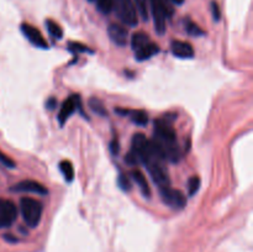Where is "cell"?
<instances>
[{"mask_svg":"<svg viewBox=\"0 0 253 252\" xmlns=\"http://www.w3.org/2000/svg\"><path fill=\"white\" fill-rule=\"evenodd\" d=\"M131 46L137 61H146L157 54L160 52V47L157 43L152 42L150 37L143 32H137L131 39Z\"/></svg>","mask_w":253,"mask_h":252,"instance_id":"cell-1","label":"cell"},{"mask_svg":"<svg viewBox=\"0 0 253 252\" xmlns=\"http://www.w3.org/2000/svg\"><path fill=\"white\" fill-rule=\"evenodd\" d=\"M20 211L22 219L29 227H36L40 224L42 217L43 208L39 200L30 197H24L20 200Z\"/></svg>","mask_w":253,"mask_h":252,"instance_id":"cell-2","label":"cell"},{"mask_svg":"<svg viewBox=\"0 0 253 252\" xmlns=\"http://www.w3.org/2000/svg\"><path fill=\"white\" fill-rule=\"evenodd\" d=\"M113 10H115L116 16L121 22L131 27H135L138 24L137 10L132 0H114Z\"/></svg>","mask_w":253,"mask_h":252,"instance_id":"cell-3","label":"cell"},{"mask_svg":"<svg viewBox=\"0 0 253 252\" xmlns=\"http://www.w3.org/2000/svg\"><path fill=\"white\" fill-rule=\"evenodd\" d=\"M151 11L153 15V24L158 35H165L166 20L172 15V10L166 0H150Z\"/></svg>","mask_w":253,"mask_h":252,"instance_id":"cell-4","label":"cell"},{"mask_svg":"<svg viewBox=\"0 0 253 252\" xmlns=\"http://www.w3.org/2000/svg\"><path fill=\"white\" fill-rule=\"evenodd\" d=\"M163 163H165V161L160 160V158H151L145 163L151 178L155 180V183L160 188L168 187L170 183L169 175H168V172Z\"/></svg>","mask_w":253,"mask_h":252,"instance_id":"cell-5","label":"cell"},{"mask_svg":"<svg viewBox=\"0 0 253 252\" xmlns=\"http://www.w3.org/2000/svg\"><path fill=\"white\" fill-rule=\"evenodd\" d=\"M160 197L167 207L172 208L174 210H182L187 205V198H185V195L180 190L170 188L169 185L168 187L160 188Z\"/></svg>","mask_w":253,"mask_h":252,"instance_id":"cell-6","label":"cell"},{"mask_svg":"<svg viewBox=\"0 0 253 252\" xmlns=\"http://www.w3.org/2000/svg\"><path fill=\"white\" fill-rule=\"evenodd\" d=\"M17 217V208L11 200L0 199V229L10 227Z\"/></svg>","mask_w":253,"mask_h":252,"instance_id":"cell-7","label":"cell"},{"mask_svg":"<svg viewBox=\"0 0 253 252\" xmlns=\"http://www.w3.org/2000/svg\"><path fill=\"white\" fill-rule=\"evenodd\" d=\"M21 32L24 34V36L31 42L34 46L39 47V48H48V44H47L46 40L42 36V34L40 32V30H37L36 27H34L32 25L29 24H22L21 25Z\"/></svg>","mask_w":253,"mask_h":252,"instance_id":"cell-8","label":"cell"},{"mask_svg":"<svg viewBox=\"0 0 253 252\" xmlns=\"http://www.w3.org/2000/svg\"><path fill=\"white\" fill-rule=\"evenodd\" d=\"M12 192H21V193H34L39 195H46L48 193L47 188L42 185L41 183L36 180H22L17 183L14 187H11Z\"/></svg>","mask_w":253,"mask_h":252,"instance_id":"cell-9","label":"cell"},{"mask_svg":"<svg viewBox=\"0 0 253 252\" xmlns=\"http://www.w3.org/2000/svg\"><path fill=\"white\" fill-rule=\"evenodd\" d=\"M81 106V98L79 95H71L61 106V110L58 113V121L61 125H63L67 120L69 119V116L76 111L77 108Z\"/></svg>","mask_w":253,"mask_h":252,"instance_id":"cell-10","label":"cell"},{"mask_svg":"<svg viewBox=\"0 0 253 252\" xmlns=\"http://www.w3.org/2000/svg\"><path fill=\"white\" fill-rule=\"evenodd\" d=\"M170 52H172L175 57L183 59L193 58L195 53L192 44L184 41H178V40H174V41L170 42Z\"/></svg>","mask_w":253,"mask_h":252,"instance_id":"cell-11","label":"cell"},{"mask_svg":"<svg viewBox=\"0 0 253 252\" xmlns=\"http://www.w3.org/2000/svg\"><path fill=\"white\" fill-rule=\"evenodd\" d=\"M108 34L111 41L118 44V46L123 47L127 43L128 32L125 27L120 26L118 24H111L108 29Z\"/></svg>","mask_w":253,"mask_h":252,"instance_id":"cell-12","label":"cell"},{"mask_svg":"<svg viewBox=\"0 0 253 252\" xmlns=\"http://www.w3.org/2000/svg\"><path fill=\"white\" fill-rule=\"evenodd\" d=\"M130 175L131 178H132L133 182L137 184V187L140 188L141 193H142V195H145V197H150L151 195V189H150V185H148V182L147 179H146L145 174H143L141 170L138 169H133L130 172Z\"/></svg>","mask_w":253,"mask_h":252,"instance_id":"cell-13","label":"cell"},{"mask_svg":"<svg viewBox=\"0 0 253 252\" xmlns=\"http://www.w3.org/2000/svg\"><path fill=\"white\" fill-rule=\"evenodd\" d=\"M127 115H130L131 120L136 124V125L145 126L148 123V115L146 111L143 110H128Z\"/></svg>","mask_w":253,"mask_h":252,"instance_id":"cell-14","label":"cell"},{"mask_svg":"<svg viewBox=\"0 0 253 252\" xmlns=\"http://www.w3.org/2000/svg\"><path fill=\"white\" fill-rule=\"evenodd\" d=\"M89 108L91 109V111H94V113L98 114V115L103 116V118L108 115V111H106V108L105 105H104V103L100 100V99L96 98V96L90 98V100H89Z\"/></svg>","mask_w":253,"mask_h":252,"instance_id":"cell-15","label":"cell"},{"mask_svg":"<svg viewBox=\"0 0 253 252\" xmlns=\"http://www.w3.org/2000/svg\"><path fill=\"white\" fill-rule=\"evenodd\" d=\"M59 169H61L62 174H63L64 179L67 182H72L74 178V169H73V166L69 161H62L59 163Z\"/></svg>","mask_w":253,"mask_h":252,"instance_id":"cell-16","label":"cell"},{"mask_svg":"<svg viewBox=\"0 0 253 252\" xmlns=\"http://www.w3.org/2000/svg\"><path fill=\"white\" fill-rule=\"evenodd\" d=\"M46 27L48 30L49 35L53 37H56L57 40H61L63 37V31H62V27L57 24L53 20H46Z\"/></svg>","mask_w":253,"mask_h":252,"instance_id":"cell-17","label":"cell"},{"mask_svg":"<svg viewBox=\"0 0 253 252\" xmlns=\"http://www.w3.org/2000/svg\"><path fill=\"white\" fill-rule=\"evenodd\" d=\"M200 188V178L197 177V175H193V177L189 178L188 180V194L189 197H193L198 193Z\"/></svg>","mask_w":253,"mask_h":252,"instance_id":"cell-18","label":"cell"},{"mask_svg":"<svg viewBox=\"0 0 253 252\" xmlns=\"http://www.w3.org/2000/svg\"><path fill=\"white\" fill-rule=\"evenodd\" d=\"M185 30H187V32L190 35V36H194V37L203 36V35L205 34V32L203 31V30L200 29L195 22L190 21V20H188V21L185 22Z\"/></svg>","mask_w":253,"mask_h":252,"instance_id":"cell-19","label":"cell"},{"mask_svg":"<svg viewBox=\"0 0 253 252\" xmlns=\"http://www.w3.org/2000/svg\"><path fill=\"white\" fill-rule=\"evenodd\" d=\"M136 5V9H137L138 14L141 15L143 20L148 19V5H147V0H133Z\"/></svg>","mask_w":253,"mask_h":252,"instance_id":"cell-20","label":"cell"},{"mask_svg":"<svg viewBox=\"0 0 253 252\" xmlns=\"http://www.w3.org/2000/svg\"><path fill=\"white\" fill-rule=\"evenodd\" d=\"M96 5H98L99 11L103 14H109L113 10L114 0H96Z\"/></svg>","mask_w":253,"mask_h":252,"instance_id":"cell-21","label":"cell"},{"mask_svg":"<svg viewBox=\"0 0 253 252\" xmlns=\"http://www.w3.org/2000/svg\"><path fill=\"white\" fill-rule=\"evenodd\" d=\"M68 48L71 49L72 52H90V53H93V51H91L90 48H88V46H85V44H82L79 43V42H69L68 43Z\"/></svg>","mask_w":253,"mask_h":252,"instance_id":"cell-22","label":"cell"},{"mask_svg":"<svg viewBox=\"0 0 253 252\" xmlns=\"http://www.w3.org/2000/svg\"><path fill=\"white\" fill-rule=\"evenodd\" d=\"M118 183H119V187H120L123 190H126V192H128V190L131 189V182L125 174L119 175Z\"/></svg>","mask_w":253,"mask_h":252,"instance_id":"cell-23","label":"cell"},{"mask_svg":"<svg viewBox=\"0 0 253 252\" xmlns=\"http://www.w3.org/2000/svg\"><path fill=\"white\" fill-rule=\"evenodd\" d=\"M0 163L1 165H4L5 167H9V168H14L15 167V162L11 160V158L7 157L6 155H4V153L0 151Z\"/></svg>","mask_w":253,"mask_h":252,"instance_id":"cell-24","label":"cell"},{"mask_svg":"<svg viewBox=\"0 0 253 252\" xmlns=\"http://www.w3.org/2000/svg\"><path fill=\"white\" fill-rule=\"evenodd\" d=\"M211 12L212 19H214L215 21H219L220 17H221V12H220V7L216 1H211Z\"/></svg>","mask_w":253,"mask_h":252,"instance_id":"cell-25","label":"cell"},{"mask_svg":"<svg viewBox=\"0 0 253 252\" xmlns=\"http://www.w3.org/2000/svg\"><path fill=\"white\" fill-rule=\"evenodd\" d=\"M110 148H111V152H113V155H118L119 153V142H118V140H116V138H114L113 141H111V146H110Z\"/></svg>","mask_w":253,"mask_h":252,"instance_id":"cell-26","label":"cell"},{"mask_svg":"<svg viewBox=\"0 0 253 252\" xmlns=\"http://www.w3.org/2000/svg\"><path fill=\"white\" fill-rule=\"evenodd\" d=\"M56 104H57L56 99L51 98V99H48V101H47L46 106H47V108H48V109H53V108H54V105H56Z\"/></svg>","mask_w":253,"mask_h":252,"instance_id":"cell-27","label":"cell"},{"mask_svg":"<svg viewBox=\"0 0 253 252\" xmlns=\"http://www.w3.org/2000/svg\"><path fill=\"white\" fill-rule=\"evenodd\" d=\"M170 1L174 2V4H177V5H182L183 2H184V0H170Z\"/></svg>","mask_w":253,"mask_h":252,"instance_id":"cell-28","label":"cell"},{"mask_svg":"<svg viewBox=\"0 0 253 252\" xmlns=\"http://www.w3.org/2000/svg\"><path fill=\"white\" fill-rule=\"evenodd\" d=\"M89 1H95V0H89Z\"/></svg>","mask_w":253,"mask_h":252,"instance_id":"cell-29","label":"cell"}]
</instances>
